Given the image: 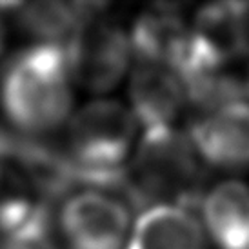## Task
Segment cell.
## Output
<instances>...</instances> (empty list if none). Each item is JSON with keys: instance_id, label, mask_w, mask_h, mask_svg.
<instances>
[{"instance_id": "obj_15", "label": "cell", "mask_w": 249, "mask_h": 249, "mask_svg": "<svg viewBox=\"0 0 249 249\" xmlns=\"http://www.w3.org/2000/svg\"><path fill=\"white\" fill-rule=\"evenodd\" d=\"M244 86H246V97L249 98V73H248V78H246V82H244Z\"/></svg>"}, {"instance_id": "obj_14", "label": "cell", "mask_w": 249, "mask_h": 249, "mask_svg": "<svg viewBox=\"0 0 249 249\" xmlns=\"http://www.w3.org/2000/svg\"><path fill=\"white\" fill-rule=\"evenodd\" d=\"M15 4H0V56L4 55L7 44V26H6V9H11Z\"/></svg>"}, {"instance_id": "obj_9", "label": "cell", "mask_w": 249, "mask_h": 249, "mask_svg": "<svg viewBox=\"0 0 249 249\" xmlns=\"http://www.w3.org/2000/svg\"><path fill=\"white\" fill-rule=\"evenodd\" d=\"M131 51L139 62L180 66L189 44V28L177 6H155L140 15L129 31Z\"/></svg>"}, {"instance_id": "obj_7", "label": "cell", "mask_w": 249, "mask_h": 249, "mask_svg": "<svg viewBox=\"0 0 249 249\" xmlns=\"http://www.w3.org/2000/svg\"><path fill=\"white\" fill-rule=\"evenodd\" d=\"M187 135L202 162L222 169H249V102L204 115Z\"/></svg>"}, {"instance_id": "obj_5", "label": "cell", "mask_w": 249, "mask_h": 249, "mask_svg": "<svg viewBox=\"0 0 249 249\" xmlns=\"http://www.w3.org/2000/svg\"><path fill=\"white\" fill-rule=\"evenodd\" d=\"M131 213L115 193L82 187L58 211V229L68 249H124Z\"/></svg>"}, {"instance_id": "obj_11", "label": "cell", "mask_w": 249, "mask_h": 249, "mask_svg": "<svg viewBox=\"0 0 249 249\" xmlns=\"http://www.w3.org/2000/svg\"><path fill=\"white\" fill-rule=\"evenodd\" d=\"M124 249H204V235L191 209L157 204L142 211Z\"/></svg>"}, {"instance_id": "obj_6", "label": "cell", "mask_w": 249, "mask_h": 249, "mask_svg": "<svg viewBox=\"0 0 249 249\" xmlns=\"http://www.w3.org/2000/svg\"><path fill=\"white\" fill-rule=\"evenodd\" d=\"M249 51V6L213 2L202 6L189 28L187 51L177 73L193 68H228Z\"/></svg>"}, {"instance_id": "obj_12", "label": "cell", "mask_w": 249, "mask_h": 249, "mask_svg": "<svg viewBox=\"0 0 249 249\" xmlns=\"http://www.w3.org/2000/svg\"><path fill=\"white\" fill-rule=\"evenodd\" d=\"M104 9L100 2H31L15 7V18L24 33L36 38V44L68 42L84 22L98 17Z\"/></svg>"}, {"instance_id": "obj_4", "label": "cell", "mask_w": 249, "mask_h": 249, "mask_svg": "<svg viewBox=\"0 0 249 249\" xmlns=\"http://www.w3.org/2000/svg\"><path fill=\"white\" fill-rule=\"evenodd\" d=\"M71 80L91 93L117 88L131 60V40L118 24L91 18L64 44Z\"/></svg>"}, {"instance_id": "obj_10", "label": "cell", "mask_w": 249, "mask_h": 249, "mask_svg": "<svg viewBox=\"0 0 249 249\" xmlns=\"http://www.w3.org/2000/svg\"><path fill=\"white\" fill-rule=\"evenodd\" d=\"M204 228L220 249H249V186L224 180L202 196Z\"/></svg>"}, {"instance_id": "obj_8", "label": "cell", "mask_w": 249, "mask_h": 249, "mask_svg": "<svg viewBox=\"0 0 249 249\" xmlns=\"http://www.w3.org/2000/svg\"><path fill=\"white\" fill-rule=\"evenodd\" d=\"M129 109L144 131L175 127L187 104L186 88L173 68L139 62L129 80Z\"/></svg>"}, {"instance_id": "obj_3", "label": "cell", "mask_w": 249, "mask_h": 249, "mask_svg": "<svg viewBox=\"0 0 249 249\" xmlns=\"http://www.w3.org/2000/svg\"><path fill=\"white\" fill-rule=\"evenodd\" d=\"M189 135L175 127L149 129L125 167V196L139 206L175 204L191 209L202 202V166Z\"/></svg>"}, {"instance_id": "obj_1", "label": "cell", "mask_w": 249, "mask_h": 249, "mask_svg": "<svg viewBox=\"0 0 249 249\" xmlns=\"http://www.w3.org/2000/svg\"><path fill=\"white\" fill-rule=\"evenodd\" d=\"M64 46L33 44L0 73V109L15 133L42 139L71 118L73 93Z\"/></svg>"}, {"instance_id": "obj_2", "label": "cell", "mask_w": 249, "mask_h": 249, "mask_svg": "<svg viewBox=\"0 0 249 249\" xmlns=\"http://www.w3.org/2000/svg\"><path fill=\"white\" fill-rule=\"evenodd\" d=\"M137 129L131 109L117 100H93L71 115L64 153L73 164L76 184L125 196V160Z\"/></svg>"}, {"instance_id": "obj_13", "label": "cell", "mask_w": 249, "mask_h": 249, "mask_svg": "<svg viewBox=\"0 0 249 249\" xmlns=\"http://www.w3.org/2000/svg\"><path fill=\"white\" fill-rule=\"evenodd\" d=\"M0 249H42L33 242H26V240H17V238H6L0 236Z\"/></svg>"}]
</instances>
